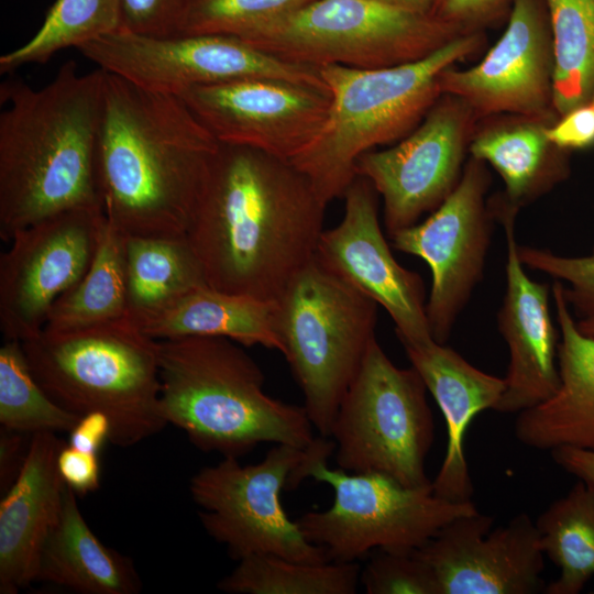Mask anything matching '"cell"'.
Here are the masks:
<instances>
[{
	"label": "cell",
	"mask_w": 594,
	"mask_h": 594,
	"mask_svg": "<svg viewBox=\"0 0 594 594\" xmlns=\"http://www.w3.org/2000/svg\"><path fill=\"white\" fill-rule=\"evenodd\" d=\"M326 207L290 162L220 143L185 238L208 286L278 300L316 256Z\"/></svg>",
	"instance_id": "cell-1"
},
{
	"label": "cell",
	"mask_w": 594,
	"mask_h": 594,
	"mask_svg": "<svg viewBox=\"0 0 594 594\" xmlns=\"http://www.w3.org/2000/svg\"><path fill=\"white\" fill-rule=\"evenodd\" d=\"M220 143L177 95L105 72L99 197L124 237H182Z\"/></svg>",
	"instance_id": "cell-2"
},
{
	"label": "cell",
	"mask_w": 594,
	"mask_h": 594,
	"mask_svg": "<svg viewBox=\"0 0 594 594\" xmlns=\"http://www.w3.org/2000/svg\"><path fill=\"white\" fill-rule=\"evenodd\" d=\"M105 70L74 61L35 89L0 86V238L76 208H101L97 161Z\"/></svg>",
	"instance_id": "cell-3"
},
{
	"label": "cell",
	"mask_w": 594,
	"mask_h": 594,
	"mask_svg": "<svg viewBox=\"0 0 594 594\" xmlns=\"http://www.w3.org/2000/svg\"><path fill=\"white\" fill-rule=\"evenodd\" d=\"M157 348L161 416L199 450L239 458L261 443L315 442L304 406L270 396L263 371L237 342L186 337Z\"/></svg>",
	"instance_id": "cell-4"
},
{
	"label": "cell",
	"mask_w": 594,
	"mask_h": 594,
	"mask_svg": "<svg viewBox=\"0 0 594 594\" xmlns=\"http://www.w3.org/2000/svg\"><path fill=\"white\" fill-rule=\"evenodd\" d=\"M483 31L463 33L430 55L383 68L324 65L318 68L331 98L317 138L290 163L328 205L356 177L361 155L411 132L441 95L440 74L485 45Z\"/></svg>",
	"instance_id": "cell-5"
},
{
	"label": "cell",
	"mask_w": 594,
	"mask_h": 594,
	"mask_svg": "<svg viewBox=\"0 0 594 594\" xmlns=\"http://www.w3.org/2000/svg\"><path fill=\"white\" fill-rule=\"evenodd\" d=\"M30 369L48 396L78 416L99 411L110 442L131 447L163 430L157 340L124 319L22 341Z\"/></svg>",
	"instance_id": "cell-6"
},
{
	"label": "cell",
	"mask_w": 594,
	"mask_h": 594,
	"mask_svg": "<svg viewBox=\"0 0 594 594\" xmlns=\"http://www.w3.org/2000/svg\"><path fill=\"white\" fill-rule=\"evenodd\" d=\"M334 449L332 439L316 438L286 487L293 491L307 477L332 487L329 508L296 519L307 540L323 549L330 561L356 562L373 550L414 551L448 522L479 512L472 501L451 502L432 488L406 487L380 473L329 469Z\"/></svg>",
	"instance_id": "cell-7"
},
{
	"label": "cell",
	"mask_w": 594,
	"mask_h": 594,
	"mask_svg": "<svg viewBox=\"0 0 594 594\" xmlns=\"http://www.w3.org/2000/svg\"><path fill=\"white\" fill-rule=\"evenodd\" d=\"M277 301L282 354L314 429L330 438L340 403L376 338L378 305L316 256Z\"/></svg>",
	"instance_id": "cell-8"
},
{
	"label": "cell",
	"mask_w": 594,
	"mask_h": 594,
	"mask_svg": "<svg viewBox=\"0 0 594 594\" xmlns=\"http://www.w3.org/2000/svg\"><path fill=\"white\" fill-rule=\"evenodd\" d=\"M461 34L432 14L374 0H314L240 38L295 64L370 69L418 61Z\"/></svg>",
	"instance_id": "cell-9"
},
{
	"label": "cell",
	"mask_w": 594,
	"mask_h": 594,
	"mask_svg": "<svg viewBox=\"0 0 594 594\" xmlns=\"http://www.w3.org/2000/svg\"><path fill=\"white\" fill-rule=\"evenodd\" d=\"M427 392L417 370L396 366L375 338L333 420L330 438L338 468L432 488L425 470L435 439Z\"/></svg>",
	"instance_id": "cell-10"
},
{
	"label": "cell",
	"mask_w": 594,
	"mask_h": 594,
	"mask_svg": "<svg viewBox=\"0 0 594 594\" xmlns=\"http://www.w3.org/2000/svg\"><path fill=\"white\" fill-rule=\"evenodd\" d=\"M307 449L274 444L262 461L249 465H242L238 458L223 457L190 479L189 491L200 508L202 527L227 547L231 558L239 561L253 554H273L310 563L330 561L288 517L280 499Z\"/></svg>",
	"instance_id": "cell-11"
},
{
	"label": "cell",
	"mask_w": 594,
	"mask_h": 594,
	"mask_svg": "<svg viewBox=\"0 0 594 594\" xmlns=\"http://www.w3.org/2000/svg\"><path fill=\"white\" fill-rule=\"evenodd\" d=\"M78 51L105 72L175 95L194 86L254 77L327 88L318 68L283 61L231 35L160 37L119 30Z\"/></svg>",
	"instance_id": "cell-12"
},
{
	"label": "cell",
	"mask_w": 594,
	"mask_h": 594,
	"mask_svg": "<svg viewBox=\"0 0 594 594\" xmlns=\"http://www.w3.org/2000/svg\"><path fill=\"white\" fill-rule=\"evenodd\" d=\"M488 165L470 156L449 197L421 222L396 232L393 246L431 271L426 312L432 338L446 344L483 278L495 220L486 201Z\"/></svg>",
	"instance_id": "cell-13"
},
{
	"label": "cell",
	"mask_w": 594,
	"mask_h": 594,
	"mask_svg": "<svg viewBox=\"0 0 594 594\" xmlns=\"http://www.w3.org/2000/svg\"><path fill=\"white\" fill-rule=\"evenodd\" d=\"M477 118L460 98L441 94L396 144L361 155L356 176L383 200L389 238L436 210L459 184Z\"/></svg>",
	"instance_id": "cell-14"
},
{
	"label": "cell",
	"mask_w": 594,
	"mask_h": 594,
	"mask_svg": "<svg viewBox=\"0 0 594 594\" xmlns=\"http://www.w3.org/2000/svg\"><path fill=\"white\" fill-rule=\"evenodd\" d=\"M106 223L98 207L57 213L18 231L0 256L4 339L41 333L55 301L87 272Z\"/></svg>",
	"instance_id": "cell-15"
},
{
	"label": "cell",
	"mask_w": 594,
	"mask_h": 594,
	"mask_svg": "<svg viewBox=\"0 0 594 594\" xmlns=\"http://www.w3.org/2000/svg\"><path fill=\"white\" fill-rule=\"evenodd\" d=\"M177 96L219 143L288 162L317 138L331 105L327 88L265 77L194 86Z\"/></svg>",
	"instance_id": "cell-16"
},
{
	"label": "cell",
	"mask_w": 594,
	"mask_h": 594,
	"mask_svg": "<svg viewBox=\"0 0 594 594\" xmlns=\"http://www.w3.org/2000/svg\"><path fill=\"white\" fill-rule=\"evenodd\" d=\"M554 56L544 0H513L507 26L474 66H451L440 94L463 100L480 120L496 114L558 117L553 109Z\"/></svg>",
	"instance_id": "cell-17"
},
{
	"label": "cell",
	"mask_w": 594,
	"mask_h": 594,
	"mask_svg": "<svg viewBox=\"0 0 594 594\" xmlns=\"http://www.w3.org/2000/svg\"><path fill=\"white\" fill-rule=\"evenodd\" d=\"M377 197L372 184L358 175L342 197V220L322 231L316 257L387 311L403 345L427 343L433 338L424 280L395 260L380 224Z\"/></svg>",
	"instance_id": "cell-18"
},
{
	"label": "cell",
	"mask_w": 594,
	"mask_h": 594,
	"mask_svg": "<svg viewBox=\"0 0 594 594\" xmlns=\"http://www.w3.org/2000/svg\"><path fill=\"white\" fill-rule=\"evenodd\" d=\"M480 512L444 525L417 554L429 565L439 594L544 592V553L536 522L526 513L492 529Z\"/></svg>",
	"instance_id": "cell-19"
},
{
	"label": "cell",
	"mask_w": 594,
	"mask_h": 594,
	"mask_svg": "<svg viewBox=\"0 0 594 594\" xmlns=\"http://www.w3.org/2000/svg\"><path fill=\"white\" fill-rule=\"evenodd\" d=\"M516 213L504 212L506 290L497 315L509 352L505 391L495 411L518 414L551 397L559 387V334L549 309V285L532 280L518 256Z\"/></svg>",
	"instance_id": "cell-20"
},
{
	"label": "cell",
	"mask_w": 594,
	"mask_h": 594,
	"mask_svg": "<svg viewBox=\"0 0 594 594\" xmlns=\"http://www.w3.org/2000/svg\"><path fill=\"white\" fill-rule=\"evenodd\" d=\"M66 441L55 432L31 437L24 463L0 502V593L35 582L43 546L57 524L66 484L57 457Z\"/></svg>",
	"instance_id": "cell-21"
},
{
	"label": "cell",
	"mask_w": 594,
	"mask_h": 594,
	"mask_svg": "<svg viewBox=\"0 0 594 594\" xmlns=\"http://www.w3.org/2000/svg\"><path fill=\"white\" fill-rule=\"evenodd\" d=\"M403 346L447 426V450L432 481V492L451 502L471 501L473 484L464 452L465 435L480 413L495 410L505 391V380L481 371L453 349L435 340Z\"/></svg>",
	"instance_id": "cell-22"
},
{
	"label": "cell",
	"mask_w": 594,
	"mask_h": 594,
	"mask_svg": "<svg viewBox=\"0 0 594 594\" xmlns=\"http://www.w3.org/2000/svg\"><path fill=\"white\" fill-rule=\"evenodd\" d=\"M552 296L560 330V384L547 400L518 413L515 436L537 450L561 447L594 451V338L582 333L554 280Z\"/></svg>",
	"instance_id": "cell-23"
},
{
	"label": "cell",
	"mask_w": 594,
	"mask_h": 594,
	"mask_svg": "<svg viewBox=\"0 0 594 594\" xmlns=\"http://www.w3.org/2000/svg\"><path fill=\"white\" fill-rule=\"evenodd\" d=\"M557 118L504 113L477 120L470 156L493 167L504 183V191L488 200L493 217L518 215L569 178L570 152L558 148L544 134Z\"/></svg>",
	"instance_id": "cell-24"
},
{
	"label": "cell",
	"mask_w": 594,
	"mask_h": 594,
	"mask_svg": "<svg viewBox=\"0 0 594 594\" xmlns=\"http://www.w3.org/2000/svg\"><path fill=\"white\" fill-rule=\"evenodd\" d=\"M76 495L66 486L62 513L43 546L35 582L80 594H138L142 582L133 561L99 540Z\"/></svg>",
	"instance_id": "cell-25"
},
{
	"label": "cell",
	"mask_w": 594,
	"mask_h": 594,
	"mask_svg": "<svg viewBox=\"0 0 594 594\" xmlns=\"http://www.w3.org/2000/svg\"><path fill=\"white\" fill-rule=\"evenodd\" d=\"M154 340L219 337L283 352L278 301L199 286L136 326Z\"/></svg>",
	"instance_id": "cell-26"
},
{
	"label": "cell",
	"mask_w": 594,
	"mask_h": 594,
	"mask_svg": "<svg viewBox=\"0 0 594 594\" xmlns=\"http://www.w3.org/2000/svg\"><path fill=\"white\" fill-rule=\"evenodd\" d=\"M127 320L138 326L188 292L207 285L182 237H124Z\"/></svg>",
	"instance_id": "cell-27"
},
{
	"label": "cell",
	"mask_w": 594,
	"mask_h": 594,
	"mask_svg": "<svg viewBox=\"0 0 594 594\" xmlns=\"http://www.w3.org/2000/svg\"><path fill=\"white\" fill-rule=\"evenodd\" d=\"M124 319V235L106 218L89 268L55 301L43 330L61 332Z\"/></svg>",
	"instance_id": "cell-28"
},
{
	"label": "cell",
	"mask_w": 594,
	"mask_h": 594,
	"mask_svg": "<svg viewBox=\"0 0 594 594\" xmlns=\"http://www.w3.org/2000/svg\"><path fill=\"white\" fill-rule=\"evenodd\" d=\"M535 522L544 556L560 569L544 593H580L594 575V483L579 480Z\"/></svg>",
	"instance_id": "cell-29"
},
{
	"label": "cell",
	"mask_w": 594,
	"mask_h": 594,
	"mask_svg": "<svg viewBox=\"0 0 594 594\" xmlns=\"http://www.w3.org/2000/svg\"><path fill=\"white\" fill-rule=\"evenodd\" d=\"M554 56L553 109L559 116L594 95V0H544Z\"/></svg>",
	"instance_id": "cell-30"
},
{
	"label": "cell",
	"mask_w": 594,
	"mask_h": 594,
	"mask_svg": "<svg viewBox=\"0 0 594 594\" xmlns=\"http://www.w3.org/2000/svg\"><path fill=\"white\" fill-rule=\"evenodd\" d=\"M358 562L310 563L273 554H253L218 583L230 594H354L360 584Z\"/></svg>",
	"instance_id": "cell-31"
},
{
	"label": "cell",
	"mask_w": 594,
	"mask_h": 594,
	"mask_svg": "<svg viewBox=\"0 0 594 594\" xmlns=\"http://www.w3.org/2000/svg\"><path fill=\"white\" fill-rule=\"evenodd\" d=\"M121 29L118 0H56L37 32L0 57V73L44 64L57 52Z\"/></svg>",
	"instance_id": "cell-32"
},
{
	"label": "cell",
	"mask_w": 594,
	"mask_h": 594,
	"mask_svg": "<svg viewBox=\"0 0 594 594\" xmlns=\"http://www.w3.org/2000/svg\"><path fill=\"white\" fill-rule=\"evenodd\" d=\"M81 416L59 406L34 377L22 342L6 339L0 348L1 428L33 436L69 433Z\"/></svg>",
	"instance_id": "cell-33"
},
{
	"label": "cell",
	"mask_w": 594,
	"mask_h": 594,
	"mask_svg": "<svg viewBox=\"0 0 594 594\" xmlns=\"http://www.w3.org/2000/svg\"><path fill=\"white\" fill-rule=\"evenodd\" d=\"M314 0H190L177 35L243 37Z\"/></svg>",
	"instance_id": "cell-34"
},
{
	"label": "cell",
	"mask_w": 594,
	"mask_h": 594,
	"mask_svg": "<svg viewBox=\"0 0 594 594\" xmlns=\"http://www.w3.org/2000/svg\"><path fill=\"white\" fill-rule=\"evenodd\" d=\"M518 256L524 266L564 282V298L576 315L594 316V248L588 255L564 256L548 249L518 244Z\"/></svg>",
	"instance_id": "cell-35"
},
{
	"label": "cell",
	"mask_w": 594,
	"mask_h": 594,
	"mask_svg": "<svg viewBox=\"0 0 594 594\" xmlns=\"http://www.w3.org/2000/svg\"><path fill=\"white\" fill-rule=\"evenodd\" d=\"M360 583L367 594H439L433 572L416 550H377L361 571Z\"/></svg>",
	"instance_id": "cell-36"
},
{
	"label": "cell",
	"mask_w": 594,
	"mask_h": 594,
	"mask_svg": "<svg viewBox=\"0 0 594 594\" xmlns=\"http://www.w3.org/2000/svg\"><path fill=\"white\" fill-rule=\"evenodd\" d=\"M190 0H118L121 29L147 36H176Z\"/></svg>",
	"instance_id": "cell-37"
},
{
	"label": "cell",
	"mask_w": 594,
	"mask_h": 594,
	"mask_svg": "<svg viewBox=\"0 0 594 594\" xmlns=\"http://www.w3.org/2000/svg\"><path fill=\"white\" fill-rule=\"evenodd\" d=\"M513 0H438L432 15L463 33L483 31L510 11Z\"/></svg>",
	"instance_id": "cell-38"
},
{
	"label": "cell",
	"mask_w": 594,
	"mask_h": 594,
	"mask_svg": "<svg viewBox=\"0 0 594 594\" xmlns=\"http://www.w3.org/2000/svg\"><path fill=\"white\" fill-rule=\"evenodd\" d=\"M547 139L558 148L572 152L594 146V106L591 101L559 116L546 127Z\"/></svg>",
	"instance_id": "cell-39"
},
{
	"label": "cell",
	"mask_w": 594,
	"mask_h": 594,
	"mask_svg": "<svg viewBox=\"0 0 594 594\" xmlns=\"http://www.w3.org/2000/svg\"><path fill=\"white\" fill-rule=\"evenodd\" d=\"M58 472L77 495L92 493L100 487V462L98 454L70 447L67 442L57 457Z\"/></svg>",
	"instance_id": "cell-40"
},
{
	"label": "cell",
	"mask_w": 594,
	"mask_h": 594,
	"mask_svg": "<svg viewBox=\"0 0 594 594\" xmlns=\"http://www.w3.org/2000/svg\"><path fill=\"white\" fill-rule=\"evenodd\" d=\"M110 419L102 413L94 411L80 417L69 432L68 444L75 449L98 454L111 439Z\"/></svg>",
	"instance_id": "cell-41"
},
{
	"label": "cell",
	"mask_w": 594,
	"mask_h": 594,
	"mask_svg": "<svg viewBox=\"0 0 594 594\" xmlns=\"http://www.w3.org/2000/svg\"><path fill=\"white\" fill-rule=\"evenodd\" d=\"M30 435L1 428L0 432V486L2 494L16 479L26 458Z\"/></svg>",
	"instance_id": "cell-42"
},
{
	"label": "cell",
	"mask_w": 594,
	"mask_h": 594,
	"mask_svg": "<svg viewBox=\"0 0 594 594\" xmlns=\"http://www.w3.org/2000/svg\"><path fill=\"white\" fill-rule=\"evenodd\" d=\"M550 452L561 469L579 480L594 483V451L561 447Z\"/></svg>",
	"instance_id": "cell-43"
},
{
	"label": "cell",
	"mask_w": 594,
	"mask_h": 594,
	"mask_svg": "<svg viewBox=\"0 0 594 594\" xmlns=\"http://www.w3.org/2000/svg\"><path fill=\"white\" fill-rule=\"evenodd\" d=\"M394 8L420 14H432L438 0H374Z\"/></svg>",
	"instance_id": "cell-44"
},
{
	"label": "cell",
	"mask_w": 594,
	"mask_h": 594,
	"mask_svg": "<svg viewBox=\"0 0 594 594\" xmlns=\"http://www.w3.org/2000/svg\"><path fill=\"white\" fill-rule=\"evenodd\" d=\"M576 324L582 333L594 338V316L581 318V320L578 321Z\"/></svg>",
	"instance_id": "cell-45"
},
{
	"label": "cell",
	"mask_w": 594,
	"mask_h": 594,
	"mask_svg": "<svg viewBox=\"0 0 594 594\" xmlns=\"http://www.w3.org/2000/svg\"><path fill=\"white\" fill-rule=\"evenodd\" d=\"M591 102H592L593 106H594V95H593V97H592V99H591Z\"/></svg>",
	"instance_id": "cell-46"
}]
</instances>
